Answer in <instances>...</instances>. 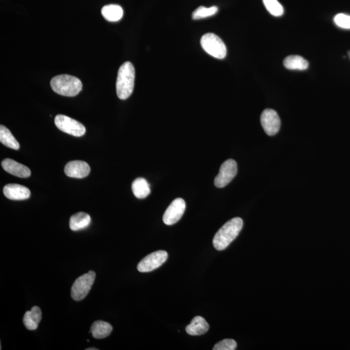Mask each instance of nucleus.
<instances>
[{"mask_svg":"<svg viewBox=\"0 0 350 350\" xmlns=\"http://www.w3.org/2000/svg\"><path fill=\"white\" fill-rule=\"evenodd\" d=\"M283 65L288 70H305L308 68L309 63L299 55H290L283 61Z\"/></svg>","mask_w":350,"mask_h":350,"instance_id":"20","label":"nucleus"},{"mask_svg":"<svg viewBox=\"0 0 350 350\" xmlns=\"http://www.w3.org/2000/svg\"><path fill=\"white\" fill-rule=\"evenodd\" d=\"M209 325L202 316H195L191 321L190 325L187 326L186 332L192 336L202 335L209 330Z\"/></svg>","mask_w":350,"mask_h":350,"instance_id":"14","label":"nucleus"},{"mask_svg":"<svg viewBox=\"0 0 350 350\" xmlns=\"http://www.w3.org/2000/svg\"><path fill=\"white\" fill-rule=\"evenodd\" d=\"M55 124L59 130L70 135L80 137L86 132V128L83 125L65 115H56Z\"/></svg>","mask_w":350,"mask_h":350,"instance_id":"6","label":"nucleus"},{"mask_svg":"<svg viewBox=\"0 0 350 350\" xmlns=\"http://www.w3.org/2000/svg\"><path fill=\"white\" fill-rule=\"evenodd\" d=\"M132 190L134 196L139 199L146 198L151 193L150 184L143 178L136 179L132 183Z\"/></svg>","mask_w":350,"mask_h":350,"instance_id":"19","label":"nucleus"},{"mask_svg":"<svg viewBox=\"0 0 350 350\" xmlns=\"http://www.w3.org/2000/svg\"><path fill=\"white\" fill-rule=\"evenodd\" d=\"M91 223V217L89 214L79 212L71 217L70 228L73 231H79L87 228Z\"/></svg>","mask_w":350,"mask_h":350,"instance_id":"17","label":"nucleus"},{"mask_svg":"<svg viewBox=\"0 0 350 350\" xmlns=\"http://www.w3.org/2000/svg\"><path fill=\"white\" fill-rule=\"evenodd\" d=\"M237 347V342L234 339H224L215 345L214 350H234Z\"/></svg>","mask_w":350,"mask_h":350,"instance_id":"24","label":"nucleus"},{"mask_svg":"<svg viewBox=\"0 0 350 350\" xmlns=\"http://www.w3.org/2000/svg\"><path fill=\"white\" fill-rule=\"evenodd\" d=\"M186 210V202L183 198L174 199L168 207L163 216V221L166 225H172L181 219Z\"/></svg>","mask_w":350,"mask_h":350,"instance_id":"9","label":"nucleus"},{"mask_svg":"<svg viewBox=\"0 0 350 350\" xmlns=\"http://www.w3.org/2000/svg\"><path fill=\"white\" fill-rule=\"evenodd\" d=\"M101 14L108 22H118L124 16V10L118 5L111 4L104 6L101 9Z\"/></svg>","mask_w":350,"mask_h":350,"instance_id":"18","label":"nucleus"},{"mask_svg":"<svg viewBox=\"0 0 350 350\" xmlns=\"http://www.w3.org/2000/svg\"><path fill=\"white\" fill-rule=\"evenodd\" d=\"M201 46L210 55L218 59L225 58L226 47L223 40L214 33L203 35L200 40Z\"/></svg>","mask_w":350,"mask_h":350,"instance_id":"4","label":"nucleus"},{"mask_svg":"<svg viewBox=\"0 0 350 350\" xmlns=\"http://www.w3.org/2000/svg\"><path fill=\"white\" fill-rule=\"evenodd\" d=\"M243 226V220L240 217H235L224 224L215 234L213 240V245L215 249L223 250L228 247L238 237Z\"/></svg>","mask_w":350,"mask_h":350,"instance_id":"1","label":"nucleus"},{"mask_svg":"<svg viewBox=\"0 0 350 350\" xmlns=\"http://www.w3.org/2000/svg\"><path fill=\"white\" fill-rule=\"evenodd\" d=\"M96 275L95 272L91 271L75 281L71 290V296L73 300L80 301L86 297L94 284Z\"/></svg>","mask_w":350,"mask_h":350,"instance_id":"5","label":"nucleus"},{"mask_svg":"<svg viewBox=\"0 0 350 350\" xmlns=\"http://www.w3.org/2000/svg\"><path fill=\"white\" fill-rule=\"evenodd\" d=\"M113 328L110 324L102 320L94 322L91 326L92 336L97 339H105L112 333Z\"/></svg>","mask_w":350,"mask_h":350,"instance_id":"16","label":"nucleus"},{"mask_svg":"<svg viewBox=\"0 0 350 350\" xmlns=\"http://www.w3.org/2000/svg\"><path fill=\"white\" fill-rule=\"evenodd\" d=\"M52 90L59 95L67 97L77 96L82 91V84L78 78L69 75H57L51 80Z\"/></svg>","mask_w":350,"mask_h":350,"instance_id":"3","label":"nucleus"},{"mask_svg":"<svg viewBox=\"0 0 350 350\" xmlns=\"http://www.w3.org/2000/svg\"><path fill=\"white\" fill-rule=\"evenodd\" d=\"M168 257L167 252L164 250L151 253L147 255L138 265V270L141 273H148V272L155 270L164 264Z\"/></svg>","mask_w":350,"mask_h":350,"instance_id":"8","label":"nucleus"},{"mask_svg":"<svg viewBox=\"0 0 350 350\" xmlns=\"http://www.w3.org/2000/svg\"><path fill=\"white\" fill-rule=\"evenodd\" d=\"M42 319L41 309L39 307H32V310L26 312L23 316V324L29 330H35Z\"/></svg>","mask_w":350,"mask_h":350,"instance_id":"15","label":"nucleus"},{"mask_svg":"<svg viewBox=\"0 0 350 350\" xmlns=\"http://www.w3.org/2000/svg\"><path fill=\"white\" fill-rule=\"evenodd\" d=\"M334 22L336 25L343 29H350V16L345 14L340 13L334 17Z\"/></svg>","mask_w":350,"mask_h":350,"instance_id":"25","label":"nucleus"},{"mask_svg":"<svg viewBox=\"0 0 350 350\" xmlns=\"http://www.w3.org/2000/svg\"><path fill=\"white\" fill-rule=\"evenodd\" d=\"M267 11L274 16H281L284 13L282 6L278 0H262Z\"/></svg>","mask_w":350,"mask_h":350,"instance_id":"23","label":"nucleus"},{"mask_svg":"<svg viewBox=\"0 0 350 350\" xmlns=\"http://www.w3.org/2000/svg\"><path fill=\"white\" fill-rule=\"evenodd\" d=\"M65 172L72 178L83 179L91 172V167L83 161L74 160L66 165Z\"/></svg>","mask_w":350,"mask_h":350,"instance_id":"11","label":"nucleus"},{"mask_svg":"<svg viewBox=\"0 0 350 350\" xmlns=\"http://www.w3.org/2000/svg\"><path fill=\"white\" fill-rule=\"evenodd\" d=\"M237 172L238 165L236 161L227 160L221 165L219 173L215 177V186L219 188H224L232 181Z\"/></svg>","mask_w":350,"mask_h":350,"instance_id":"7","label":"nucleus"},{"mask_svg":"<svg viewBox=\"0 0 350 350\" xmlns=\"http://www.w3.org/2000/svg\"><path fill=\"white\" fill-rule=\"evenodd\" d=\"M0 141L4 145L8 147L12 150H18L20 149V144L13 136L8 128L1 125L0 126Z\"/></svg>","mask_w":350,"mask_h":350,"instance_id":"21","label":"nucleus"},{"mask_svg":"<svg viewBox=\"0 0 350 350\" xmlns=\"http://www.w3.org/2000/svg\"><path fill=\"white\" fill-rule=\"evenodd\" d=\"M217 11H218V8L215 6L211 7V8L201 6L193 12L192 18L193 20H200V19L210 17L215 15Z\"/></svg>","mask_w":350,"mask_h":350,"instance_id":"22","label":"nucleus"},{"mask_svg":"<svg viewBox=\"0 0 350 350\" xmlns=\"http://www.w3.org/2000/svg\"><path fill=\"white\" fill-rule=\"evenodd\" d=\"M349 57L350 59V51L348 52Z\"/></svg>","mask_w":350,"mask_h":350,"instance_id":"27","label":"nucleus"},{"mask_svg":"<svg viewBox=\"0 0 350 350\" xmlns=\"http://www.w3.org/2000/svg\"><path fill=\"white\" fill-rule=\"evenodd\" d=\"M2 166L5 171L20 178H28L32 174L29 168L10 158H6L2 161Z\"/></svg>","mask_w":350,"mask_h":350,"instance_id":"12","label":"nucleus"},{"mask_svg":"<svg viewBox=\"0 0 350 350\" xmlns=\"http://www.w3.org/2000/svg\"><path fill=\"white\" fill-rule=\"evenodd\" d=\"M98 348H96V347H91V348H88L86 350H98Z\"/></svg>","mask_w":350,"mask_h":350,"instance_id":"26","label":"nucleus"},{"mask_svg":"<svg viewBox=\"0 0 350 350\" xmlns=\"http://www.w3.org/2000/svg\"><path fill=\"white\" fill-rule=\"evenodd\" d=\"M4 195L9 199L13 200H23L30 197L31 192L25 186L19 184H8L4 188Z\"/></svg>","mask_w":350,"mask_h":350,"instance_id":"13","label":"nucleus"},{"mask_svg":"<svg viewBox=\"0 0 350 350\" xmlns=\"http://www.w3.org/2000/svg\"><path fill=\"white\" fill-rule=\"evenodd\" d=\"M261 124L267 135L274 136L280 131L281 121L280 117L273 109H266L261 115Z\"/></svg>","mask_w":350,"mask_h":350,"instance_id":"10","label":"nucleus"},{"mask_svg":"<svg viewBox=\"0 0 350 350\" xmlns=\"http://www.w3.org/2000/svg\"><path fill=\"white\" fill-rule=\"evenodd\" d=\"M135 80V69L130 62H125L120 66L116 80V93L120 99L125 100L133 92Z\"/></svg>","mask_w":350,"mask_h":350,"instance_id":"2","label":"nucleus"}]
</instances>
